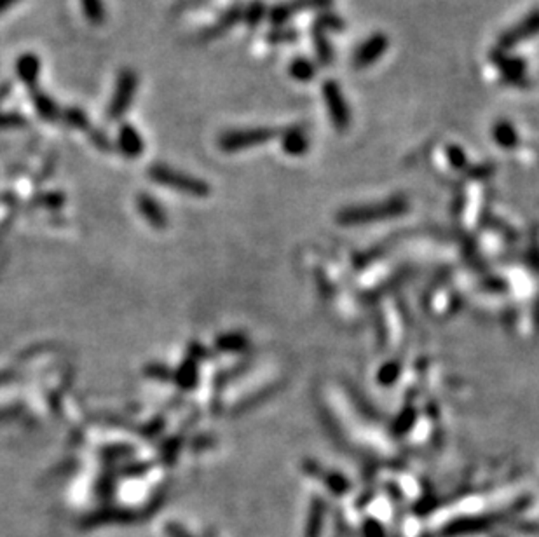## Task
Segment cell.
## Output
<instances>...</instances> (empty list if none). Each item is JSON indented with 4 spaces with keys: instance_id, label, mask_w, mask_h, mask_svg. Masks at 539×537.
Returning <instances> with one entry per match:
<instances>
[{
    "instance_id": "3",
    "label": "cell",
    "mask_w": 539,
    "mask_h": 537,
    "mask_svg": "<svg viewBox=\"0 0 539 537\" xmlns=\"http://www.w3.org/2000/svg\"><path fill=\"white\" fill-rule=\"evenodd\" d=\"M276 135L271 128H248V129H230L218 138V147L223 152H239L245 148L257 147L272 138Z\"/></svg>"
},
{
    "instance_id": "15",
    "label": "cell",
    "mask_w": 539,
    "mask_h": 537,
    "mask_svg": "<svg viewBox=\"0 0 539 537\" xmlns=\"http://www.w3.org/2000/svg\"><path fill=\"white\" fill-rule=\"evenodd\" d=\"M313 42H314V51H316L318 63L321 67H328L333 62V48L332 42L328 40V33H325L323 30L314 28L313 26Z\"/></svg>"
},
{
    "instance_id": "24",
    "label": "cell",
    "mask_w": 539,
    "mask_h": 537,
    "mask_svg": "<svg viewBox=\"0 0 539 537\" xmlns=\"http://www.w3.org/2000/svg\"><path fill=\"white\" fill-rule=\"evenodd\" d=\"M449 157L454 166H457V167L465 166V159H466L465 152H462L459 147H449Z\"/></svg>"
},
{
    "instance_id": "25",
    "label": "cell",
    "mask_w": 539,
    "mask_h": 537,
    "mask_svg": "<svg viewBox=\"0 0 539 537\" xmlns=\"http://www.w3.org/2000/svg\"><path fill=\"white\" fill-rule=\"evenodd\" d=\"M365 534L367 537H384V532L381 531V527H379L377 524H368L365 528Z\"/></svg>"
},
{
    "instance_id": "5",
    "label": "cell",
    "mask_w": 539,
    "mask_h": 537,
    "mask_svg": "<svg viewBox=\"0 0 539 537\" xmlns=\"http://www.w3.org/2000/svg\"><path fill=\"white\" fill-rule=\"evenodd\" d=\"M536 35H539V9L530 11V13L527 14V16H523L517 25L504 30L499 35V39H497L496 48L504 49V51H511L513 48H517L520 42L530 40Z\"/></svg>"
},
{
    "instance_id": "4",
    "label": "cell",
    "mask_w": 539,
    "mask_h": 537,
    "mask_svg": "<svg viewBox=\"0 0 539 537\" xmlns=\"http://www.w3.org/2000/svg\"><path fill=\"white\" fill-rule=\"evenodd\" d=\"M323 100L326 110H328L330 121L335 126L337 131H348V128L351 126V110H349L343 89L335 81H326L323 84Z\"/></svg>"
},
{
    "instance_id": "12",
    "label": "cell",
    "mask_w": 539,
    "mask_h": 537,
    "mask_svg": "<svg viewBox=\"0 0 539 537\" xmlns=\"http://www.w3.org/2000/svg\"><path fill=\"white\" fill-rule=\"evenodd\" d=\"M281 145H283V150L287 154L301 155L309 148V136L304 131V128L295 126V128L284 129L283 135H281Z\"/></svg>"
},
{
    "instance_id": "11",
    "label": "cell",
    "mask_w": 539,
    "mask_h": 537,
    "mask_svg": "<svg viewBox=\"0 0 539 537\" xmlns=\"http://www.w3.org/2000/svg\"><path fill=\"white\" fill-rule=\"evenodd\" d=\"M117 147L128 157H136L143 152V138L131 124H123L117 133Z\"/></svg>"
},
{
    "instance_id": "16",
    "label": "cell",
    "mask_w": 539,
    "mask_h": 537,
    "mask_svg": "<svg viewBox=\"0 0 539 537\" xmlns=\"http://www.w3.org/2000/svg\"><path fill=\"white\" fill-rule=\"evenodd\" d=\"M288 72H290V75L295 81L309 82L313 81L314 75H316L318 65L311 62V60L302 58V56H297V58H294V62L290 63V67H288Z\"/></svg>"
},
{
    "instance_id": "17",
    "label": "cell",
    "mask_w": 539,
    "mask_h": 537,
    "mask_svg": "<svg viewBox=\"0 0 539 537\" xmlns=\"http://www.w3.org/2000/svg\"><path fill=\"white\" fill-rule=\"evenodd\" d=\"M267 11L269 9L262 0H252V2L243 7V21L250 28H257L267 18Z\"/></svg>"
},
{
    "instance_id": "23",
    "label": "cell",
    "mask_w": 539,
    "mask_h": 537,
    "mask_svg": "<svg viewBox=\"0 0 539 537\" xmlns=\"http://www.w3.org/2000/svg\"><path fill=\"white\" fill-rule=\"evenodd\" d=\"M89 138H91V142L96 145L98 148H104V150H109V148H110L109 136L105 135V133L101 131V129H93V131L89 133Z\"/></svg>"
},
{
    "instance_id": "20",
    "label": "cell",
    "mask_w": 539,
    "mask_h": 537,
    "mask_svg": "<svg viewBox=\"0 0 539 537\" xmlns=\"http://www.w3.org/2000/svg\"><path fill=\"white\" fill-rule=\"evenodd\" d=\"M314 28H320L323 30L325 33L328 32H343V30L345 28V23L340 16H337V14L333 13H328V11H323V13L320 14V16L316 18V21H314Z\"/></svg>"
},
{
    "instance_id": "7",
    "label": "cell",
    "mask_w": 539,
    "mask_h": 537,
    "mask_svg": "<svg viewBox=\"0 0 539 537\" xmlns=\"http://www.w3.org/2000/svg\"><path fill=\"white\" fill-rule=\"evenodd\" d=\"M389 48V37L384 35L382 32L374 33L368 39H365L358 48L352 52V67L356 70H363V68L372 67L377 62L381 56H384V52Z\"/></svg>"
},
{
    "instance_id": "22",
    "label": "cell",
    "mask_w": 539,
    "mask_h": 537,
    "mask_svg": "<svg viewBox=\"0 0 539 537\" xmlns=\"http://www.w3.org/2000/svg\"><path fill=\"white\" fill-rule=\"evenodd\" d=\"M26 126V119L21 114L16 112H4L0 114V128L2 129H14Z\"/></svg>"
},
{
    "instance_id": "6",
    "label": "cell",
    "mask_w": 539,
    "mask_h": 537,
    "mask_svg": "<svg viewBox=\"0 0 539 537\" xmlns=\"http://www.w3.org/2000/svg\"><path fill=\"white\" fill-rule=\"evenodd\" d=\"M333 0H290V2L278 4L267 11V20L272 26L281 28L287 25L295 14L306 13V11H320L328 9Z\"/></svg>"
},
{
    "instance_id": "19",
    "label": "cell",
    "mask_w": 539,
    "mask_h": 537,
    "mask_svg": "<svg viewBox=\"0 0 539 537\" xmlns=\"http://www.w3.org/2000/svg\"><path fill=\"white\" fill-rule=\"evenodd\" d=\"M62 119L74 129L84 131V129L89 128V117H87V114L82 109H79V106H68V109L62 110Z\"/></svg>"
},
{
    "instance_id": "8",
    "label": "cell",
    "mask_w": 539,
    "mask_h": 537,
    "mask_svg": "<svg viewBox=\"0 0 539 537\" xmlns=\"http://www.w3.org/2000/svg\"><path fill=\"white\" fill-rule=\"evenodd\" d=\"M150 177L154 178L159 184L170 185L172 189L184 190L189 194H206L208 185H204L203 182H199L197 178L187 177L184 173H178V171L170 170L166 166H154L150 170Z\"/></svg>"
},
{
    "instance_id": "26",
    "label": "cell",
    "mask_w": 539,
    "mask_h": 537,
    "mask_svg": "<svg viewBox=\"0 0 539 537\" xmlns=\"http://www.w3.org/2000/svg\"><path fill=\"white\" fill-rule=\"evenodd\" d=\"M16 2L18 0H0V14L6 13L7 9H11V7H13Z\"/></svg>"
},
{
    "instance_id": "2",
    "label": "cell",
    "mask_w": 539,
    "mask_h": 537,
    "mask_svg": "<svg viewBox=\"0 0 539 537\" xmlns=\"http://www.w3.org/2000/svg\"><path fill=\"white\" fill-rule=\"evenodd\" d=\"M491 62L497 70L501 72V79L504 84L515 87H527L529 86V77H527V63L520 56L510 55L504 49L494 48L489 55Z\"/></svg>"
},
{
    "instance_id": "13",
    "label": "cell",
    "mask_w": 539,
    "mask_h": 537,
    "mask_svg": "<svg viewBox=\"0 0 539 537\" xmlns=\"http://www.w3.org/2000/svg\"><path fill=\"white\" fill-rule=\"evenodd\" d=\"M239 21H243V7L241 6H233L230 9H227L223 13V16L215 23L211 28H208L204 32V39H215V37L223 35L226 32H229L233 26H236Z\"/></svg>"
},
{
    "instance_id": "1",
    "label": "cell",
    "mask_w": 539,
    "mask_h": 537,
    "mask_svg": "<svg viewBox=\"0 0 539 537\" xmlns=\"http://www.w3.org/2000/svg\"><path fill=\"white\" fill-rule=\"evenodd\" d=\"M138 75L131 68H123L117 75L116 87H113L112 98L107 106V119L119 121L123 119L131 109L133 100H135L136 89H138Z\"/></svg>"
},
{
    "instance_id": "9",
    "label": "cell",
    "mask_w": 539,
    "mask_h": 537,
    "mask_svg": "<svg viewBox=\"0 0 539 537\" xmlns=\"http://www.w3.org/2000/svg\"><path fill=\"white\" fill-rule=\"evenodd\" d=\"M14 70H16V75L21 84H25L30 89H35L37 82H39L40 79L43 63H40V58L37 55H33V52H25V55H21L20 58L16 60Z\"/></svg>"
},
{
    "instance_id": "14",
    "label": "cell",
    "mask_w": 539,
    "mask_h": 537,
    "mask_svg": "<svg viewBox=\"0 0 539 537\" xmlns=\"http://www.w3.org/2000/svg\"><path fill=\"white\" fill-rule=\"evenodd\" d=\"M492 138L503 148H513L518 143V133L510 121H497L492 128Z\"/></svg>"
},
{
    "instance_id": "18",
    "label": "cell",
    "mask_w": 539,
    "mask_h": 537,
    "mask_svg": "<svg viewBox=\"0 0 539 537\" xmlns=\"http://www.w3.org/2000/svg\"><path fill=\"white\" fill-rule=\"evenodd\" d=\"M81 6L86 20L91 25L100 26L107 20V9H105L104 0H81Z\"/></svg>"
},
{
    "instance_id": "10",
    "label": "cell",
    "mask_w": 539,
    "mask_h": 537,
    "mask_svg": "<svg viewBox=\"0 0 539 537\" xmlns=\"http://www.w3.org/2000/svg\"><path fill=\"white\" fill-rule=\"evenodd\" d=\"M30 101H32L33 110H35L37 116L43 121L48 123H55V121L62 119V109L56 104L55 98L49 96L48 93H44L43 89L35 87V89H30Z\"/></svg>"
},
{
    "instance_id": "21",
    "label": "cell",
    "mask_w": 539,
    "mask_h": 537,
    "mask_svg": "<svg viewBox=\"0 0 539 537\" xmlns=\"http://www.w3.org/2000/svg\"><path fill=\"white\" fill-rule=\"evenodd\" d=\"M297 32L295 30H288L284 28V26H281V28H276L272 30L271 33L267 35V40L271 42V44H283V42H295L297 40Z\"/></svg>"
}]
</instances>
